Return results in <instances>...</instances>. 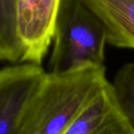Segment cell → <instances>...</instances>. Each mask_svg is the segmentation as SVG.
I'll return each mask as SVG.
<instances>
[{"label": "cell", "mask_w": 134, "mask_h": 134, "mask_svg": "<svg viewBox=\"0 0 134 134\" xmlns=\"http://www.w3.org/2000/svg\"><path fill=\"white\" fill-rule=\"evenodd\" d=\"M62 0H17V26L23 63L41 66L53 40Z\"/></svg>", "instance_id": "obj_4"}, {"label": "cell", "mask_w": 134, "mask_h": 134, "mask_svg": "<svg viewBox=\"0 0 134 134\" xmlns=\"http://www.w3.org/2000/svg\"><path fill=\"white\" fill-rule=\"evenodd\" d=\"M0 58L11 65L23 63L17 26V0H0Z\"/></svg>", "instance_id": "obj_7"}, {"label": "cell", "mask_w": 134, "mask_h": 134, "mask_svg": "<svg viewBox=\"0 0 134 134\" xmlns=\"http://www.w3.org/2000/svg\"><path fill=\"white\" fill-rule=\"evenodd\" d=\"M64 134H134V127L108 82Z\"/></svg>", "instance_id": "obj_5"}, {"label": "cell", "mask_w": 134, "mask_h": 134, "mask_svg": "<svg viewBox=\"0 0 134 134\" xmlns=\"http://www.w3.org/2000/svg\"><path fill=\"white\" fill-rule=\"evenodd\" d=\"M107 83L105 66L47 73L22 119L18 134H64Z\"/></svg>", "instance_id": "obj_1"}, {"label": "cell", "mask_w": 134, "mask_h": 134, "mask_svg": "<svg viewBox=\"0 0 134 134\" xmlns=\"http://www.w3.org/2000/svg\"><path fill=\"white\" fill-rule=\"evenodd\" d=\"M48 73L62 74L104 66L107 29L82 0H62L53 33Z\"/></svg>", "instance_id": "obj_2"}, {"label": "cell", "mask_w": 134, "mask_h": 134, "mask_svg": "<svg viewBox=\"0 0 134 134\" xmlns=\"http://www.w3.org/2000/svg\"><path fill=\"white\" fill-rule=\"evenodd\" d=\"M111 84L118 104L134 127V64L122 66Z\"/></svg>", "instance_id": "obj_8"}, {"label": "cell", "mask_w": 134, "mask_h": 134, "mask_svg": "<svg viewBox=\"0 0 134 134\" xmlns=\"http://www.w3.org/2000/svg\"><path fill=\"white\" fill-rule=\"evenodd\" d=\"M105 25L107 43L134 49V0H82Z\"/></svg>", "instance_id": "obj_6"}, {"label": "cell", "mask_w": 134, "mask_h": 134, "mask_svg": "<svg viewBox=\"0 0 134 134\" xmlns=\"http://www.w3.org/2000/svg\"><path fill=\"white\" fill-rule=\"evenodd\" d=\"M47 73L31 63L5 67L0 71V134H18L22 119Z\"/></svg>", "instance_id": "obj_3"}]
</instances>
